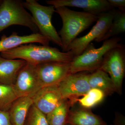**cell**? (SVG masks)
Masks as SVG:
<instances>
[{
  "mask_svg": "<svg viewBox=\"0 0 125 125\" xmlns=\"http://www.w3.org/2000/svg\"><path fill=\"white\" fill-rule=\"evenodd\" d=\"M99 69L110 75L116 91L121 87L125 72V49L121 44L105 54Z\"/></svg>",
  "mask_w": 125,
  "mask_h": 125,
  "instance_id": "obj_7",
  "label": "cell"
},
{
  "mask_svg": "<svg viewBox=\"0 0 125 125\" xmlns=\"http://www.w3.org/2000/svg\"><path fill=\"white\" fill-rule=\"evenodd\" d=\"M33 104L32 99L29 96L18 98L8 111L12 125H24L28 112Z\"/></svg>",
  "mask_w": 125,
  "mask_h": 125,
  "instance_id": "obj_15",
  "label": "cell"
},
{
  "mask_svg": "<svg viewBox=\"0 0 125 125\" xmlns=\"http://www.w3.org/2000/svg\"><path fill=\"white\" fill-rule=\"evenodd\" d=\"M116 11L113 9L98 15L96 24L89 32L83 37L75 39L70 44L67 52L71 51L75 57L82 54L92 41L94 40L99 42L109 29Z\"/></svg>",
  "mask_w": 125,
  "mask_h": 125,
  "instance_id": "obj_6",
  "label": "cell"
},
{
  "mask_svg": "<svg viewBox=\"0 0 125 125\" xmlns=\"http://www.w3.org/2000/svg\"><path fill=\"white\" fill-rule=\"evenodd\" d=\"M19 97H32L41 88L36 65L27 62L18 73L13 85Z\"/></svg>",
  "mask_w": 125,
  "mask_h": 125,
  "instance_id": "obj_8",
  "label": "cell"
},
{
  "mask_svg": "<svg viewBox=\"0 0 125 125\" xmlns=\"http://www.w3.org/2000/svg\"><path fill=\"white\" fill-rule=\"evenodd\" d=\"M18 97L13 85L0 84V110L8 112Z\"/></svg>",
  "mask_w": 125,
  "mask_h": 125,
  "instance_id": "obj_20",
  "label": "cell"
},
{
  "mask_svg": "<svg viewBox=\"0 0 125 125\" xmlns=\"http://www.w3.org/2000/svg\"><path fill=\"white\" fill-rule=\"evenodd\" d=\"M47 4L55 9L61 7H73L83 9L84 12L98 16L113 9L107 0H48Z\"/></svg>",
  "mask_w": 125,
  "mask_h": 125,
  "instance_id": "obj_12",
  "label": "cell"
},
{
  "mask_svg": "<svg viewBox=\"0 0 125 125\" xmlns=\"http://www.w3.org/2000/svg\"><path fill=\"white\" fill-rule=\"evenodd\" d=\"M55 12L62 20V27L58 34L63 52H67L70 44L76 37L98 20L97 16L84 11H74L66 7L55 8Z\"/></svg>",
  "mask_w": 125,
  "mask_h": 125,
  "instance_id": "obj_2",
  "label": "cell"
},
{
  "mask_svg": "<svg viewBox=\"0 0 125 125\" xmlns=\"http://www.w3.org/2000/svg\"><path fill=\"white\" fill-rule=\"evenodd\" d=\"M0 125H12L8 112L0 110Z\"/></svg>",
  "mask_w": 125,
  "mask_h": 125,
  "instance_id": "obj_24",
  "label": "cell"
},
{
  "mask_svg": "<svg viewBox=\"0 0 125 125\" xmlns=\"http://www.w3.org/2000/svg\"><path fill=\"white\" fill-rule=\"evenodd\" d=\"M103 92L97 89H91L78 102L84 108H91L102 101L105 96Z\"/></svg>",
  "mask_w": 125,
  "mask_h": 125,
  "instance_id": "obj_21",
  "label": "cell"
},
{
  "mask_svg": "<svg viewBox=\"0 0 125 125\" xmlns=\"http://www.w3.org/2000/svg\"><path fill=\"white\" fill-rule=\"evenodd\" d=\"M125 32V12L116 10L111 24L99 42L105 41Z\"/></svg>",
  "mask_w": 125,
  "mask_h": 125,
  "instance_id": "obj_19",
  "label": "cell"
},
{
  "mask_svg": "<svg viewBox=\"0 0 125 125\" xmlns=\"http://www.w3.org/2000/svg\"><path fill=\"white\" fill-rule=\"evenodd\" d=\"M69 103L63 99L51 113L46 115L49 125H65L66 124Z\"/></svg>",
  "mask_w": 125,
  "mask_h": 125,
  "instance_id": "obj_18",
  "label": "cell"
},
{
  "mask_svg": "<svg viewBox=\"0 0 125 125\" xmlns=\"http://www.w3.org/2000/svg\"><path fill=\"white\" fill-rule=\"evenodd\" d=\"M121 38L113 37L104 41L98 48L90 43L82 54L75 57L71 62L70 74L96 70L100 68L105 54L112 48L120 45Z\"/></svg>",
  "mask_w": 125,
  "mask_h": 125,
  "instance_id": "obj_3",
  "label": "cell"
},
{
  "mask_svg": "<svg viewBox=\"0 0 125 125\" xmlns=\"http://www.w3.org/2000/svg\"><path fill=\"white\" fill-rule=\"evenodd\" d=\"M88 75L84 72L69 74L57 84L62 99H74L86 94L91 89Z\"/></svg>",
  "mask_w": 125,
  "mask_h": 125,
  "instance_id": "obj_9",
  "label": "cell"
},
{
  "mask_svg": "<svg viewBox=\"0 0 125 125\" xmlns=\"http://www.w3.org/2000/svg\"><path fill=\"white\" fill-rule=\"evenodd\" d=\"M32 98L33 105L46 115L63 99L57 84L42 87Z\"/></svg>",
  "mask_w": 125,
  "mask_h": 125,
  "instance_id": "obj_11",
  "label": "cell"
},
{
  "mask_svg": "<svg viewBox=\"0 0 125 125\" xmlns=\"http://www.w3.org/2000/svg\"><path fill=\"white\" fill-rule=\"evenodd\" d=\"M27 62L20 59L8 60L0 55V84L13 85L19 72Z\"/></svg>",
  "mask_w": 125,
  "mask_h": 125,
  "instance_id": "obj_14",
  "label": "cell"
},
{
  "mask_svg": "<svg viewBox=\"0 0 125 125\" xmlns=\"http://www.w3.org/2000/svg\"><path fill=\"white\" fill-rule=\"evenodd\" d=\"M23 5L32 14L40 33L50 42L61 47L60 37L52 23V17L55 12L54 6L42 5L36 0H26L23 1Z\"/></svg>",
  "mask_w": 125,
  "mask_h": 125,
  "instance_id": "obj_5",
  "label": "cell"
},
{
  "mask_svg": "<svg viewBox=\"0 0 125 125\" xmlns=\"http://www.w3.org/2000/svg\"><path fill=\"white\" fill-rule=\"evenodd\" d=\"M71 62H52L36 65L41 88L57 84L70 74Z\"/></svg>",
  "mask_w": 125,
  "mask_h": 125,
  "instance_id": "obj_10",
  "label": "cell"
},
{
  "mask_svg": "<svg viewBox=\"0 0 125 125\" xmlns=\"http://www.w3.org/2000/svg\"><path fill=\"white\" fill-rule=\"evenodd\" d=\"M0 53L5 59H20L36 65L52 62H70L74 57L71 51L63 52L56 48L32 43L21 45Z\"/></svg>",
  "mask_w": 125,
  "mask_h": 125,
  "instance_id": "obj_1",
  "label": "cell"
},
{
  "mask_svg": "<svg viewBox=\"0 0 125 125\" xmlns=\"http://www.w3.org/2000/svg\"><path fill=\"white\" fill-rule=\"evenodd\" d=\"M49 42L48 39L39 32L20 36L14 32L9 37L5 34L1 36L0 40V53L28 43H39L43 45L49 46Z\"/></svg>",
  "mask_w": 125,
  "mask_h": 125,
  "instance_id": "obj_13",
  "label": "cell"
},
{
  "mask_svg": "<svg viewBox=\"0 0 125 125\" xmlns=\"http://www.w3.org/2000/svg\"><path fill=\"white\" fill-rule=\"evenodd\" d=\"M24 125H49L46 115L33 104L30 108Z\"/></svg>",
  "mask_w": 125,
  "mask_h": 125,
  "instance_id": "obj_22",
  "label": "cell"
},
{
  "mask_svg": "<svg viewBox=\"0 0 125 125\" xmlns=\"http://www.w3.org/2000/svg\"><path fill=\"white\" fill-rule=\"evenodd\" d=\"M66 124L69 125H107L99 117L85 109L76 110L68 114Z\"/></svg>",
  "mask_w": 125,
  "mask_h": 125,
  "instance_id": "obj_17",
  "label": "cell"
},
{
  "mask_svg": "<svg viewBox=\"0 0 125 125\" xmlns=\"http://www.w3.org/2000/svg\"><path fill=\"white\" fill-rule=\"evenodd\" d=\"M88 81L91 89H97L106 94L116 91L111 79L108 74L100 69L89 74Z\"/></svg>",
  "mask_w": 125,
  "mask_h": 125,
  "instance_id": "obj_16",
  "label": "cell"
},
{
  "mask_svg": "<svg viewBox=\"0 0 125 125\" xmlns=\"http://www.w3.org/2000/svg\"><path fill=\"white\" fill-rule=\"evenodd\" d=\"M68 125V124H66V125Z\"/></svg>",
  "mask_w": 125,
  "mask_h": 125,
  "instance_id": "obj_26",
  "label": "cell"
},
{
  "mask_svg": "<svg viewBox=\"0 0 125 125\" xmlns=\"http://www.w3.org/2000/svg\"><path fill=\"white\" fill-rule=\"evenodd\" d=\"M12 25L27 27L33 33H39L32 15L20 0H3L0 5V33Z\"/></svg>",
  "mask_w": 125,
  "mask_h": 125,
  "instance_id": "obj_4",
  "label": "cell"
},
{
  "mask_svg": "<svg viewBox=\"0 0 125 125\" xmlns=\"http://www.w3.org/2000/svg\"><path fill=\"white\" fill-rule=\"evenodd\" d=\"M3 0H0V5L2 4Z\"/></svg>",
  "mask_w": 125,
  "mask_h": 125,
  "instance_id": "obj_25",
  "label": "cell"
},
{
  "mask_svg": "<svg viewBox=\"0 0 125 125\" xmlns=\"http://www.w3.org/2000/svg\"><path fill=\"white\" fill-rule=\"evenodd\" d=\"M109 4L113 8L116 7L121 11L125 12V0H107Z\"/></svg>",
  "mask_w": 125,
  "mask_h": 125,
  "instance_id": "obj_23",
  "label": "cell"
}]
</instances>
